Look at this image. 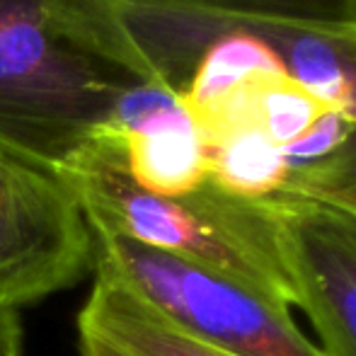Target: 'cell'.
Listing matches in <instances>:
<instances>
[{
	"label": "cell",
	"mask_w": 356,
	"mask_h": 356,
	"mask_svg": "<svg viewBox=\"0 0 356 356\" xmlns=\"http://www.w3.org/2000/svg\"><path fill=\"white\" fill-rule=\"evenodd\" d=\"M92 274V228L63 179L0 150V308L19 310Z\"/></svg>",
	"instance_id": "cell-4"
},
{
	"label": "cell",
	"mask_w": 356,
	"mask_h": 356,
	"mask_svg": "<svg viewBox=\"0 0 356 356\" xmlns=\"http://www.w3.org/2000/svg\"><path fill=\"white\" fill-rule=\"evenodd\" d=\"M279 194L323 204L356 220V124L330 158L293 170Z\"/></svg>",
	"instance_id": "cell-11"
},
{
	"label": "cell",
	"mask_w": 356,
	"mask_h": 356,
	"mask_svg": "<svg viewBox=\"0 0 356 356\" xmlns=\"http://www.w3.org/2000/svg\"><path fill=\"white\" fill-rule=\"evenodd\" d=\"M272 27L356 34V0H129Z\"/></svg>",
	"instance_id": "cell-10"
},
{
	"label": "cell",
	"mask_w": 356,
	"mask_h": 356,
	"mask_svg": "<svg viewBox=\"0 0 356 356\" xmlns=\"http://www.w3.org/2000/svg\"><path fill=\"white\" fill-rule=\"evenodd\" d=\"M0 356H24V332L17 310L0 308Z\"/></svg>",
	"instance_id": "cell-13"
},
{
	"label": "cell",
	"mask_w": 356,
	"mask_h": 356,
	"mask_svg": "<svg viewBox=\"0 0 356 356\" xmlns=\"http://www.w3.org/2000/svg\"><path fill=\"white\" fill-rule=\"evenodd\" d=\"M352 129H354V124L349 122V119H344L342 114L334 112V109H327L298 141L282 148L291 172L330 158L339 145L347 141Z\"/></svg>",
	"instance_id": "cell-12"
},
{
	"label": "cell",
	"mask_w": 356,
	"mask_h": 356,
	"mask_svg": "<svg viewBox=\"0 0 356 356\" xmlns=\"http://www.w3.org/2000/svg\"><path fill=\"white\" fill-rule=\"evenodd\" d=\"M92 228V225H90ZM92 277L131 291L175 330L233 356H327L291 308L179 254L92 228Z\"/></svg>",
	"instance_id": "cell-3"
},
{
	"label": "cell",
	"mask_w": 356,
	"mask_h": 356,
	"mask_svg": "<svg viewBox=\"0 0 356 356\" xmlns=\"http://www.w3.org/2000/svg\"><path fill=\"white\" fill-rule=\"evenodd\" d=\"M58 179L95 230L192 259L293 308L264 199H235L209 179L182 197L148 192L131 179L122 143L107 131Z\"/></svg>",
	"instance_id": "cell-2"
},
{
	"label": "cell",
	"mask_w": 356,
	"mask_h": 356,
	"mask_svg": "<svg viewBox=\"0 0 356 356\" xmlns=\"http://www.w3.org/2000/svg\"><path fill=\"white\" fill-rule=\"evenodd\" d=\"M145 83L114 0H0V150L61 177Z\"/></svg>",
	"instance_id": "cell-1"
},
{
	"label": "cell",
	"mask_w": 356,
	"mask_h": 356,
	"mask_svg": "<svg viewBox=\"0 0 356 356\" xmlns=\"http://www.w3.org/2000/svg\"><path fill=\"white\" fill-rule=\"evenodd\" d=\"M80 356H233L187 337L131 291L95 277L78 313Z\"/></svg>",
	"instance_id": "cell-7"
},
{
	"label": "cell",
	"mask_w": 356,
	"mask_h": 356,
	"mask_svg": "<svg viewBox=\"0 0 356 356\" xmlns=\"http://www.w3.org/2000/svg\"><path fill=\"white\" fill-rule=\"evenodd\" d=\"M300 29L228 22L202 54L182 102L194 122H204L245 83L286 71V58Z\"/></svg>",
	"instance_id": "cell-8"
},
{
	"label": "cell",
	"mask_w": 356,
	"mask_h": 356,
	"mask_svg": "<svg viewBox=\"0 0 356 356\" xmlns=\"http://www.w3.org/2000/svg\"><path fill=\"white\" fill-rule=\"evenodd\" d=\"M107 134L119 138L131 179L160 197H182L209 179L207 143L182 97L145 80L119 97Z\"/></svg>",
	"instance_id": "cell-6"
},
{
	"label": "cell",
	"mask_w": 356,
	"mask_h": 356,
	"mask_svg": "<svg viewBox=\"0 0 356 356\" xmlns=\"http://www.w3.org/2000/svg\"><path fill=\"white\" fill-rule=\"evenodd\" d=\"M291 303L308 315L327 356H356V220L308 199H264Z\"/></svg>",
	"instance_id": "cell-5"
},
{
	"label": "cell",
	"mask_w": 356,
	"mask_h": 356,
	"mask_svg": "<svg viewBox=\"0 0 356 356\" xmlns=\"http://www.w3.org/2000/svg\"><path fill=\"white\" fill-rule=\"evenodd\" d=\"M209 182L220 192L245 202H262L279 194L291 168L282 145L254 124H235L204 138Z\"/></svg>",
	"instance_id": "cell-9"
}]
</instances>
